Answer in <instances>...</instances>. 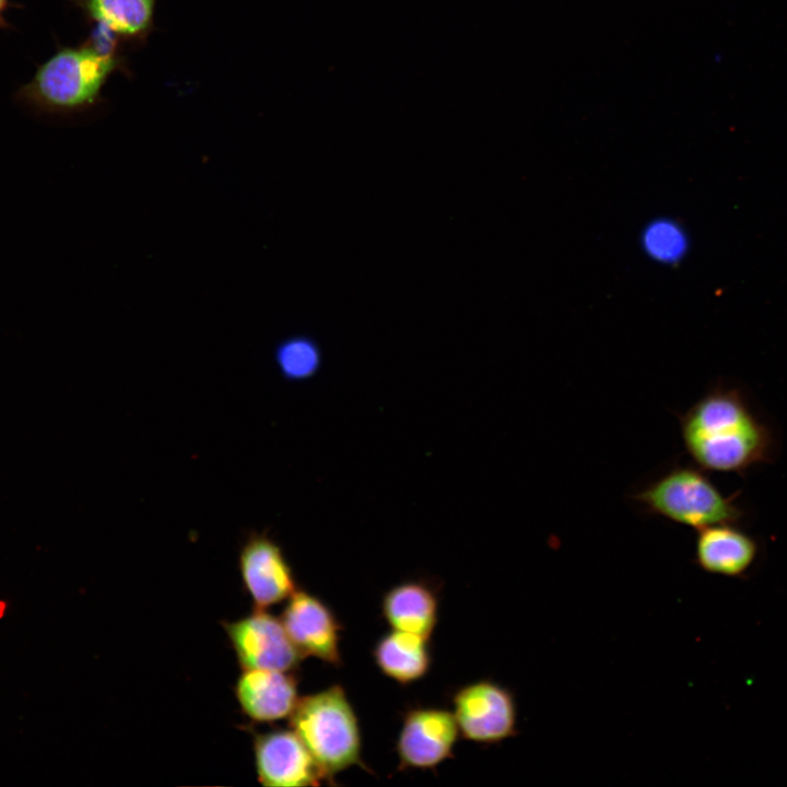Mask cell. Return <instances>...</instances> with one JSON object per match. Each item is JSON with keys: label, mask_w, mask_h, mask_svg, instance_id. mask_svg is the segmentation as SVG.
Wrapping results in <instances>:
<instances>
[{"label": "cell", "mask_w": 787, "mask_h": 787, "mask_svg": "<svg viewBox=\"0 0 787 787\" xmlns=\"http://www.w3.org/2000/svg\"><path fill=\"white\" fill-rule=\"evenodd\" d=\"M117 71L129 75L125 46L94 28L81 44L58 45L13 97L17 104L40 115L84 114L105 102L102 90Z\"/></svg>", "instance_id": "obj_2"}, {"label": "cell", "mask_w": 787, "mask_h": 787, "mask_svg": "<svg viewBox=\"0 0 787 787\" xmlns=\"http://www.w3.org/2000/svg\"><path fill=\"white\" fill-rule=\"evenodd\" d=\"M223 627L243 670L267 669L293 672L303 656L289 637L281 619L256 609Z\"/></svg>", "instance_id": "obj_6"}, {"label": "cell", "mask_w": 787, "mask_h": 787, "mask_svg": "<svg viewBox=\"0 0 787 787\" xmlns=\"http://www.w3.org/2000/svg\"><path fill=\"white\" fill-rule=\"evenodd\" d=\"M12 7L11 0H0V28L8 30L11 27L7 21V11Z\"/></svg>", "instance_id": "obj_18"}, {"label": "cell", "mask_w": 787, "mask_h": 787, "mask_svg": "<svg viewBox=\"0 0 787 787\" xmlns=\"http://www.w3.org/2000/svg\"><path fill=\"white\" fill-rule=\"evenodd\" d=\"M280 619L303 657L312 656L332 666L341 665V624L318 597L296 589L287 599Z\"/></svg>", "instance_id": "obj_10"}, {"label": "cell", "mask_w": 787, "mask_h": 787, "mask_svg": "<svg viewBox=\"0 0 787 787\" xmlns=\"http://www.w3.org/2000/svg\"><path fill=\"white\" fill-rule=\"evenodd\" d=\"M290 725L327 780L351 766H364L359 720L341 685L299 697Z\"/></svg>", "instance_id": "obj_3"}, {"label": "cell", "mask_w": 787, "mask_h": 787, "mask_svg": "<svg viewBox=\"0 0 787 787\" xmlns=\"http://www.w3.org/2000/svg\"><path fill=\"white\" fill-rule=\"evenodd\" d=\"M642 244L648 256L663 263L680 261L689 248L684 230L669 219L655 220L648 224L643 233Z\"/></svg>", "instance_id": "obj_17"}, {"label": "cell", "mask_w": 787, "mask_h": 787, "mask_svg": "<svg viewBox=\"0 0 787 787\" xmlns=\"http://www.w3.org/2000/svg\"><path fill=\"white\" fill-rule=\"evenodd\" d=\"M274 361L284 378L297 381L307 379L317 372L321 355L313 339L292 336L277 344Z\"/></svg>", "instance_id": "obj_16"}, {"label": "cell", "mask_w": 787, "mask_h": 787, "mask_svg": "<svg viewBox=\"0 0 787 787\" xmlns=\"http://www.w3.org/2000/svg\"><path fill=\"white\" fill-rule=\"evenodd\" d=\"M238 566L256 609L289 599L296 582L281 547L266 532L251 531L239 550Z\"/></svg>", "instance_id": "obj_7"}, {"label": "cell", "mask_w": 787, "mask_h": 787, "mask_svg": "<svg viewBox=\"0 0 787 787\" xmlns=\"http://www.w3.org/2000/svg\"><path fill=\"white\" fill-rule=\"evenodd\" d=\"M459 728L451 712L442 708L409 709L396 750L400 768H433L453 756Z\"/></svg>", "instance_id": "obj_8"}, {"label": "cell", "mask_w": 787, "mask_h": 787, "mask_svg": "<svg viewBox=\"0 0 787 787\" xmlns=\"http://www.w3.org/2000/svg\"><path fill=\"white\" fill-rule=\"evenodd\" d=\"M82 17L122 46H144L156 31V0H70Z\"/></svg>", "instance_id": "obj_12"}, {"label": "cell", "mask_w": 787, "mask_h": 787, "mask_svg": "<svg viewBox=\"0 0 787 787\" xmlns=\"http://www.w3.org/2000/svg\"><path fill=\"white\" fill-rule=\"evenodd\" d=\"M454 716L461 736L477 743H500L518 733L515 694L492 680L469 683L453 697Z\"/></svg>", "instance_id": "obj_5"}, {"label": "cell", "mask_w": 787, "mask_h": 787, "mask_svg": "<svg viewBox=\"0 0 787 787\" xmlns=\"http://www.w3.org/2000/svg\"><path fill=\"white\" fill-rule=\"evenodd\" d=\"M756 541L737 524L697 529L694 561L703 571L727 577L744 575L756 560Z\"/></svg>", "instance_id": "obj_13"}, {"label": "cell", "mask_w": 787, "mask_h": 787, "mask_svg": "<svg viewBox=\"0 0 787 787\" xmlns=\"http://www.w3.org/2000/svg\"><path fill=\"white\" fill-rule=\"evenodd\" d=\"M679 422L686 453L704 471L743 474L776 456L773 430L737 387H712Z\"/></svg>", "instance_id": "obj_1"}, {"label": "cell", "mask_w": 787, "mask_h": 787, "mask_svg": "<svg viewBox=\"0 0 787 787\" xmlns=\"http://www.w3.org/2000/svg\"><path fill=\"white\" fill-rule=\"evenodd\" d=\"M435 590L423 580H407L391 587L381 600V612L392 630L430 638L437 622Z\"/></svg>", "instance_id": "obj_14"}, {"label": "cell", "mask_w": 787, "mask_h": 787, "mask_svg": "<svg viewBox=\"0 0 787 787\" xmlns=\"http://www.w3.org/2000/svg\"><path fill=\"white\" fill-rule=\"evenodd\" d=\"M373 657L378 669L400 684L423 678L432 662L428 638L397 630L376 643Z\"/></svg>", "instance_id": "obj_15"}, {"label": "cell", "mask_w": 787, "mask_h": 787, "mask_svg": "<svg viewBox=\"0 0 787 787\" xmlns=\"http://www.w3.org/2000/svg\"><path fill=\"white\" fill-rule=\"evenodd\" d=\"M235 695L245 715L258 723L290 717L299 700L293 672L267 669L243 670Z\"/></svg>", "instance_id": "obj_11"}, {"label": "cell", "mask_w": 787, "mask_h": 787, "mask_svg": "<svg viewBox=\"0 0 787 787\" xmlns=\"http://www.w3.org/2000/svg\"><path fill=\"white\" fill-rule=\"evenodd\" d=\"M725 495L700 467L677 465L632 495L648 515L697 529L738 524L744 510Z\"/></svg>", "instance_id": "obj_4"}, {"label": "cell", "mask_w": 787, "mask_h": 787, "mask_svg": "<svg viewBox=\"0 0 787 787\" xmlns=\"http://www.w3.org/2000/svg\"><path fill=\"white\" fill-rule=\"evenodd\" d=\"M255 765L265 786H315L325 775L293 729H275L254 738Z\"/></svg>", "instance_id": "obj_9"}]
</instances>
